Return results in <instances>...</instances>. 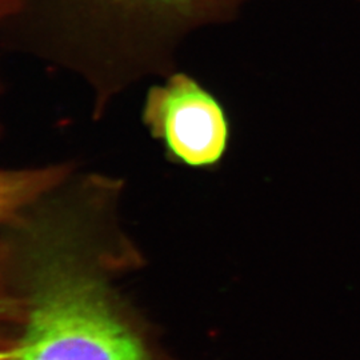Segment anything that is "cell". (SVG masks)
<instances>
[{
  "mask_svg": "<svg viewBox=\"0 0 360 360\" xmlns=\"http://www.w3.org/2000/svg\"><path fill=\"white\" fill-rule=\"evenodd\" d=\"M142 123L168 163L193 171H217L230 153L232 122L212 91L188 72L174 71L151 86Z\"/></svg>",
  "mask_w": 360,
  "mask_h": 360,
  "instance_id": "3",
  "label": "cell"
},
{
  "mask_svg": "<svg viewBox=\"0 0 360 360\" xmlns=\"http://www.w3.org/2000/svg\"><path fill=\"white\" fill-rule=\"evenodd\" d=\"M123 190L75 168L0 227L19 300L0 360H178L116 285L146 263L122 226Z\"/></svg>",
  "mask_w": 360,
  "mask_h": 360,
  "instance_id": "1",
  "label": "cell"
},
{
  "mask_svg": "<svg viewBox=\"0 0 360 360\" xmlns=\"http://www.w3.org/2000/svg\"><path fill=\"white\" fill-rule=\"evenodd\" d=\"M74 169L72 163L0 169V227L16 221Z\"/></svg>",
  "mask_w": 360,
  "mask_h": 360,
  "instance_id": "4",
  "label": "cell"
},
{
  "mask_svg": "<svg viewBox=\"0 0 360 360\" xmlns=\"http://www.w3.org/2000/svg\"><path fill=\"white\" fill-rule=\"evenodd\" d=\"M13 1L15 13L0 26L3 46L83 77L98 119L131 84L174 72L183 39L231 22L247 0Z\"/></svg>",
  "mask_w": 360,
  "mask_h": 360,
  "instance_id": "2",
  "label": "cell"
},
{
  "mask_svg": "<svg viewBox=\"0 0 360 360\" xmlns=\"http://www.w3.org/2000/svg\"><path fill=\"white\" fill-rule=\"evenodd\" d=\"M13 13H15V4L13 0H0V26L6 23L13 16Z\"/></svg>",
  "mask_w": 360,
  "mask_h": 360,
  "instance_id": "5",
  "label": "cell"
}]
</instances>
